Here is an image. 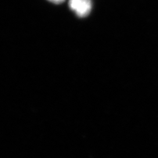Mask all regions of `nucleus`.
I'll return each mask as SVG.
<instances>
[{
    "instance_id": "1",
    "label": "nucleus",
    "mask_w": 158,
    "mask_h": 158,
    "mask_svg": "<svg viewBox=\"0 0 158 158\" xmlns=\"http://www.w3.org/2000/svg\"><path fill=\"white\" fill-rule=\"evenodd\" d=\"M92 7V0H69V7L79 18L88 17Z\"/></svg>"
},
{
    "instance_id": "2",
    "label": "nucleus",
    "mask_w": 158,
    "mask_h": 158,
    "mask_svg": "<svg viewBox=\"0 0 158 158\" xmlns=\"http://www.w3.org/2000/svg\"><path fill=\"white\" fill-rule=\"evenodd\" d=\"M48 1L54 4H56V5H59V4H61L63 3L65 1V0H48Z\"/></svg>"
}]
</instances>
